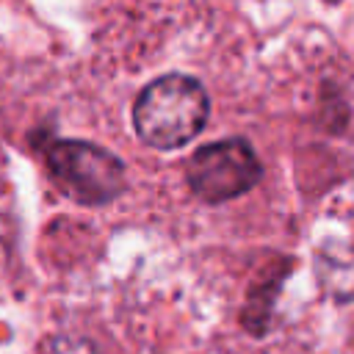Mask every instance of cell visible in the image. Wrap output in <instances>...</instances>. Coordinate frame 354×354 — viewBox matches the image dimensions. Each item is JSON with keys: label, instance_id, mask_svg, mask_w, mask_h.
Returning <instances> with one entry per match:
<instances>
[{"label": "cell", "instance_id": "3", "mask_svg": "<svg viewBox=\"0 0 354 354\" xmlns=\"http://www.w3.org/2000/svg\"><path fill=\"white\" fill-rule=\"evenodd\" d=\"M263 177V163L246 138H224L199 147L185 163V180L191 191L218 205L252 191Z\"/></svg>", "mask_w": 354, "mask_h": 354}, {"label": "cell", "instance_id": "4", "mask_svg": "<svg viewBox=\"0 0 354 354\" xmlns=\"http://www.w3.org/2000/svg\"><path fill=\"white\" fill-rule=\"evenodd\" d=\"M39 354H100V351L94 343H88L77 335H50L41 343Z\"/></svg>", "mask_w": 354, "mask_h": 354}, {"label": "cell", "instance_id": "1", "mask_svg": "<svg viewBox=\"0 0 354 354\" xmlns=\"http://www.w3.org/2000/svg\"><path fill=\"white\" fill-rule=\"evenodd\" d=\"M210 113L207 91L188 75H163L141 88L133 105V127L147 147L177 149L194 141Z\"/></svg>", "mask_w": 354, "mask_h": 354}, {"label": "cell", "instance_id": "2", "mask_svg": "<svg viewBox=\"0 0 354 354\" xmlns=\"http://www.w3.org/2000/svg\"><path fill=\"white\" fill-rule=\"evenodd\" d=\"M55 185L80 205H108L127 188L124 163L100 144L58 138L44 149Z\"/></svg>", "mask_w": 354, "mask_h": 354}]
</instances>
